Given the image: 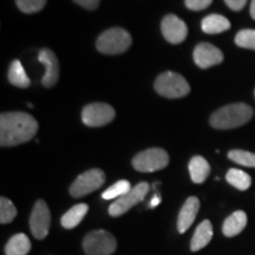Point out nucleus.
Masks as SVG:
<instances>
[{
    "label": "nucleus",
    "instance_id": "nucleus-1",
    "mask_svg": "<svg viewBox=\"0 0 255 255\" xmlns=\"http://www.w3.org/2000/svg\"><path fill=\"white\" fill-rule=\"evenodd\" d=\"M38 130V123L25 113H4L0 116V144L13 146L28 142Z\"/></svg>",
    "mask_w": 255,
    "mask_h": 255
},
{
    "label": "nucleus",
    "instance_id": "nucleus-2",
    "mask_svg": "<svg viewBox=\"0 0 255 255\" xmlns=\"http://www.w3.org/2000/svg\"><path fill=\"white\" fill-rule=\"evenodd\" d=\"M253 116V109L245 103L229 104L214 113L210 117V124L215 129H234L241 127Z\"/></svg>",
    "mask_w": 255,
    "mask_h": 255
},
{
    "label": "nucleus",
    "instance_id": "nucleus-3",
    "mask_svg": "<svg viewBox=\"0 0 255 255\" xmlns=\"http://www.w3.org/2000/svg\"><path fill=\"white\" fill-rule=\"evenodd\" d=\"M130 45V33L121 27H113L104 31L96 43L97 50L105 55H120L129 49Z\"/></svg>",
    "mask_w": 255,
    "mask_h": 255
},
{
    "label": "nucleus",
    "instance_id": "nucleus-4",
    "mask_svg": "<svg viewBox=\"0 0 255 255\" xmlns=\"http://www.w3.org/2000/svg\"><path fill=\"white\" fill-rule=\"evenodd\" d=\"M155 90L165 98H181L189 94L190 87L183 76L168 71L156 79Z\"/></svg>",
    "mask_w": 255,
    "mask_h": 255
},
{
    "label": "nucleus",
    "instance_id": "nucleus-5",
    "mask_svg": "<svg viewBox=\"0 0 255 255\" xmlns=\"http://www.w3.org/2000/svg\"><path fill=\"white\" fill-rule=\"evenodd\" d=\"M83 248L87 255H111L116 251L117 241L109 232L94 231L84 238Z\"/></svg>",
    "mask_w": 255,
    "mask_h": 255
},
{
    "label": "nucleus",
    "instance_id": "nucleus-6",
    "mask_svg": "<svg viewBox=\"0 0 255 255\" xmlns=\"http://www.w3.org/2000/svg\"><path fill=\"white\" fill-rule=\"evenodd\" d=\"M169 163L168 152L161 148H151L137 154L132 159V167L141 173H152V171L164 169Z\"/></svg>",
    "mask_w": 255,
    "mask_h": 255
},
{
    "label": "nucleus",
    "instance_id": "nucleus-7",
    "mask_svg": "<svg viewBox=\"0 0 255 255\" xmlns=\"http://www.w3.org/2000/svg\"><path fill=\"white\" fill-rule=\"evenodd\" d=\"M105 182V174L101 169H90L79 175L70 187L72 197H82L97 190Z\"/></svg>",
    "mask_w": 255,
    "mask_h": 255
},
{
    "label": "nucleus",
    "instance_id": "nucleus-8",
    "mask_svg": "<svg viewBox=\"0 0 255 255\" xmlns=\"http://www.w3.org/2000/svg\"><path fill=\"white\" fill-rule=\"evenodd\" d=\"M149 191V184L146 182H139L132 188L129 193L117 199L109 208V214L114 218L123 215L128 210L131 209L133 206L144 200Z\"/></svg>",
    "mask_w": 255,
    "mask_h": 255
},
{
    "label": "nucleus",
    "instance_id": "nucleus-9",
    "mask_svg": "<svg viewBox=\"0 0 255 255\" xmlns=\"http://www.w3.org/2000/svg\"><path fill=\"white\" fill-rule=\"evenodd\" d=\"M115 115L116 114L111 105L105 103H92L83 109L82 120L85 126L96 128L113 122Z\"/></svg>",
    "mask_w": 255,
    "mask_h": 255
},
{
    "label": "nucleus",
    "instance_id": "nucleus-10",
    "mask_svg": "<svg viewBox=\"0 0 255 255\" xmlns=\"http://www.w3.org/2000/svg\"><path fill=\"white\" fill-rule=\"evenodd\" d=\"M51 225V215L49 207L43 200H38L32 210L30 218V228L33 237L38 240H43L49 234Z\"/></svg>",
    "mask_w": 255,
    "mask_h": 255
},
{
    "label": "nucleus",
    "instance_id": "nucleus-11",
    "mask_svg": "<svg viewBox=\"0 0 255 255\" xmlns=\"http://www.w3.org/2000/svg\"><path fill=\"white\" fill-rule=\"evenodd\" d=\"M161 30L163 37L171 44L182 43L188 34L186 23L175 14L165 15L162 20Z\"/></svg>",
    "mask_w": 255,
    "mask_h": 255
},
{
    "label": "nucleus",
    "instance_id": "nucleus-12",
    "mask_svg": "<svg viewBox=\"0 0 255 255\" xmlns=\"http://www.w3.org/2000/svg\"><path fill=\"white\" fill-rule=\"evenodd\" d=\"M194 60L201 69H208L222 63L223 53L212 44L201 43L194 50Z\"/></svg>",
    "mask_w": 255,
    "mask_h": 255
},
{
    "label": "nucleus",
    "instance_id": "nucleus-13",
    "mask_svg": "<svg viewBox=\"0 0 255 255\" xmlns=\"http://www.w3.org/2000/svg\"><path fill=\"white\" fill-rule=\"evenodd\" d=\"M38 59L46 68L45 75H44L43 79H41L43 85L46 88L55 87L59 78V64L56 55L49 49H43L39 52Z\"/></svg>",
    "mask_w": 255,
    "mask_h": 255
},
{
    "label": "nucleus",
    "instance_id": "nucleus-14",
    "mask_svg": "<svg viewBox=\"0 0 255 255\" xmlns=\"http://www.w3.org/2000/svg\"><path fill=\"white\" fill-rule=\"evenodd\" d=\"M200 209V201L195 196L188 197L184 205L180 210L177 219V229L181 234L186 233L193 222L195 221L197 212Z\"/></svg>",
    "mask_w": 255,
    "mask_h": 255
},
{
    "label": "nucleus",
    "instance_id": "nucleus-15",
    "mask_svg": "<svg viewBox=\"0 0 255 255\" xmlns=\"http://www.w3.org/2000/svg\"><path fill=\"white\" fill-rule=\"evenodd\" d=\"M213 238V226L209 220H205L197 226L190 242V250L197 252L205 248Z\"/></svg>",
    "mask_w": 255,
    "mask_h": 255
},
{
    "label": "nucleus",
    "instance_id": "nucleus-16",
    "mask_svg": "<svg viewBox=\"0 0 255 255\" xmlns=\"http://www.w3.org/2000/svg\"><path fill=\"white\" fill-rule=\"evenodd\" d=\"M247 225V215L246 213L242 210H238V212L233 213L231 216H228L225 220L222 226V232L226 237L233 238L237 237L238 234L244 231Z\"/></svg>",
    "mask_w": 255,
    "mask_h": 255
},
{
    "label": "nucleus",
    "instance_id": "nucleus-17",
    "mask_svg": "<svg viewBox=\"0 0 255 255\" xmlns=\"http://www.w3.org/2000/svg\"><path fill=\"white\" fill-rule=\"evenodd\" d=\"M189 173L194 183H203L210 173V165L202 156H194L189 162Z\"/></svg>",
    "mask_w": 255,
    "mask_h": 255
},
{
    "label": "nucleus",
    "instance_id": "nucleus-18",
    "mask_svg": "<svg viewBox=\"0 0 255 255\" xmlns=\"http://www.w3.org/2000/svg\"><path fill=\"white\" fill-rule=\"evenodd\" d=\"M202 31L208 34H216L227 31L231 27V21L220 14H209L202 20L201 24Z\"/></svg>",
    "mask_w": 255,
    "mask_h": 255
},
{
    "label": "nucleus",
    "instance_id": "nucleus-19",
    "mask_svg": "<svg viewBox=\"0 0 255 255\" xmlns=\"http://www.w3.org/2000/svg\"><path fill=\"white\" fill-rule=\"evenodd\" d=\"M89 210V207L87 203H79V205L73 206L71 209L68 210L62 216V226L66 229H72L77 227L79 223L82 222V220L84 219V216L87 215Z\"/></svg>",
    "mask_w": 255,
    "mask_h": 255
},
{
    "label": "nucleus",
    "instance_id": "nucleus-20",
    "mask_svg": "<svg viewBox=\"0 0 255 255\" xmlns=\"http://www.w3.org/2000/svg\"><path fill=\"white\" fill-rule=\"evenodd\" d=\"M31 251V241L23 233L9 239L5 247L6 255H26Z\"/></svg>",
    "mask_w": 255,
    "mask_h": 255
},
{
    "label": "nucleus",
    "instance_id": "nucleus-21",
    "mask_svg": "<svg viewBox=\"0 0 255 255\" xmlns=\"http://www.w3.org/2000/svg\"><path fill=\"white\" fill-rule=\"evenodd\" d=\"M8 81L12 85L18 88H27L30 87L31 82L30 78L27 77L26 72L21 65V63L19 60H13L9 65L8 73H7Z\"/></svg>",
    "mask_w": 255,
    "mask_h": 255
},
{
    "label": "nucleus",
    "instance_id": "nucleus-22",
    "mask_svg": "<svg viewBox=\"0 0 255 255\" xmlns=\"http://www.w3.org/2000/svg\"><path fill=\"white\" fill-rule=\"evenodd\" d=\"M226 180L229 184L235 187L239 190H247L252 184V177L240 169H229Z\"/></svg>",
    "mask_w": 255,
    "mask_h": 255
},
{
    "label": "nucleus",
    "instance_id": "nucleus-23",
    "mask_svg": "<svg viewBox=\"0 0 255 255\" xmlns=\"http://www.w3.org/2000/svg\"><path fill=\"white\" fill-rule=\"evenodd\" d=\"M131 189V184H130L129 181L121 180L119 182L113 184L110 188H108V189L102 194V197H103L104 200L120 199V197H122L123 195L129 193Z\"/></svg>",
    "mask_w": 255,
    "mask_h": 255
},
{
    "label": "nucleus",
    "instance_id": "nucleus-24",
    "mask_svg": "<svg viewBox=\"0 0 255 255\" xmlns=\"http://www.w3.org/2000/svg\"><path fill=\"white\" fill-rule=\"evenodd\" d=\"M15 216H17V209L13 203L6 197H1L0 199V222L6 225L13 221Z\"/></svg>",
    "mask_w": 255,
    "mask_h": 255
},
{
    "label": "nucleus",
    "instance_id": "nucleus-25",
    "mask_svg": "<svg viewBox=\"0 0 255 255\" xmlns=\"http://www.w3.org/2000/svg\"><path fill=\"white\" fill-rule=\"evenodd\" d=\"M228 157L238 164L255 168V154H253V152L245 150H232L228 152Z\"/></svg>",
    "mask_w": 255,
    "mask_h": 255
},
{
    "label": "nucleus",
    "instance_id": "nucleus-26",
    "mask_svg": "<svg viewBox=\"0 0 255 255\" xmlns=\"http://www.w3.org/2000/svg\"><path fill=\"white\" fill-rule=\"evenodd\" d=\"M235 44L245 49L255 50V30H242L235 37Z\"/></svg>",
    "mask_w": 255,
    "mask_h": 255
},
{
    "label": "nucleus",
    "instance_id": "nucleus-27",
    "mask_svg": "<svg viewBox=\"0 0 255 255\" xmlns=\"http://www.w3.org/2000/svg\"><path fill=\"white\" fill-rule=\"evenodd\" d=\"M17 6L24 13H36L44 8L46 0H15Z\"/></svg>",
    "mask_w": 255,
    "mask_h": 255
},
{
    "label": "nucleus",
    "instance_id": "nucleus-28",
    "mask_svg": "<svg viewBox=\"0 0 255 255\" xmlns=\"http://www.w3.org/2000/svg\"><path fill=\"white\" fill-rule=\"evenodd\" d=\"M213 0H186V6L193 11H201L212 4Z\"/></svg>",
    "mask_w": 255,
    "mask_h": 255
},
{
    "label": "nucleus",
    "instance_id": "nucleus-29",
    "mask_svg": "<svg viewBox=\"0 0 255 255\" xmlns=\"http://www.w3.org/2000/svg\"><path fill=\"white\" fill-rule=\"evenodd\" d=\"M73 1L87 9H95L98 7L101 0H73Z\"/></svg>",
    "mask_w": 255,
    "mask_h": 255
},
{
    "label": "nucleus",
    "instance_id": "nucleus-30",
    "mask_svg": "<svg viewBox=\"0 0 255 255\" xmlns=\"http://www.w3.org/2000/svg\"><path fill=\"white\" fill-rule=\"evenodd\" d=\"M225 2L229 8L234 9V11H240L245 7L247 0H225Z\"/></svg>",
    "mask_w": 255,
    "mask_h": 255
},
{
    "label": "nucleus",
    "instance_id": "nucleus-31",
    "mask_svg": "<svg viewBox=\"0 0 255 255\" xmlns=\"http://www.w3.org/2000/svg\"><path fill=\"white\" fill-rule=\"evenodd\" d=\"M159 202H161V197H159L158 195L154 196L150 201V207L151 208H155V207H157L159 205Z\"/></svg>",
    "mask_w": 255,
    "mask_h": 255
},
{
    "label": "nucleus",
    "instance_id": "nucleus-32",
    "mask_svg": "<svg viewBox=\"0 0 255 255\" xmlns=\"http://www.w3.org/2000/svg\"><path fill=\"white\" fill-rule=\"evenodd\" d=\"M251 15H252V18L254 19L255 20V0H252V4H251Z\"/></svg>",
    "mask_w": 255,
    "mask_h": 255
}]
</instances>
